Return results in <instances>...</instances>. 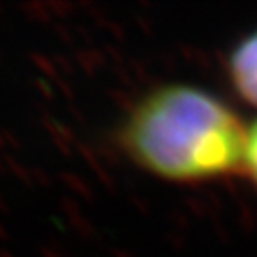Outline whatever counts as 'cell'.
Returning <instances> with one entry per match:
<instances>
[{
    "mask_svg": "<svg viewBox=\"0 0 257 257\" xmlns=\"http://www.w3.org/2000/svg\"><path fill=\"white\" fill-rule=\"evenodd\" d=\"M248 128L215 93L193 84L147 92L122 120V151L172 183H204L242 172Z\"/></svg>",
    "mask_w": 257,
    "mask_h": 257,
    "instance_id": "1",
    "label": "cell"
},
{
    "mask_svg": "<svg viewBox=\"0 0 257 257\" xmlns=\"http://www.w3.org/2000/svg\"><path fill=\"white\" fill-rule=\"evenodd\" d=\"M230 86L246 103L257 107V31L232 48L227 61Z\"/></svg>",
    "mask_w": 257,
    "mask_h": 257,
    "instance_id": "2",
    "label": "cell"
},
{
    "mask_svg": "<svg viewBox=\"0 0 257 257\" xmlns=\"http://www.w3.org/2000/svg\"><path fill=\"white\" fill-rule=\"evenodd\" d=\"M242 174L248 175V179L257 189V120L249 126L248 134H246V147H244Z\"/></svg>",
    "mask_w": 257,
    "mask_h": 257,
    "instance_id": "3",
    "label": "cell"
}]
</instances>
